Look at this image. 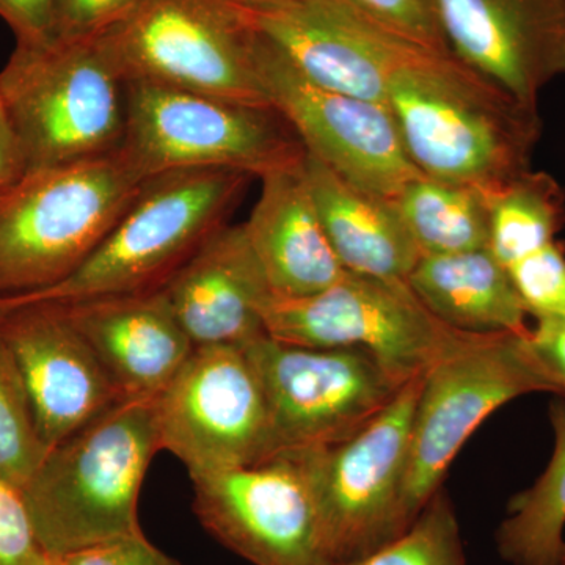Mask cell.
I'll list each match as a JSON object with an SVG mask.
<instances>
[{"mask_svg":"<svg viewBox=\"0 0 565 565\" xmlns=\"http://www.w3.org/2000/svg\"><path fill=\"white\" fill-rule=\"evenodd\" d=\"M386 106L423 177L487 193L531 170L542 137L539 106L441 52L419 51L397 70Z\"/></svg>","mask_w":565,"mask_h":565,"instance_id":"obj_1","label":"cell"},{"mask_svg":"<svg viewBox=\"0 0 565 565\" xmlns=\"http://www.w3.org/2000/svg\"><path fill=\"white\" fill-rule=\"evenodd\" d=\"M158 451L156 397L122 399L51 448L21 489L44 555L140 534L141 484Z\"/></svg>","mask_w":565,"mask_h":565,"instance_id":"obj_2","label":"cell"},{"mask_svg":"<svg viewBox=\"0 0 565 565\" xmlns=\"http://www.w3.org/2000/svg\"><path fill=\"white\" fill-rule=\"evenodd\" d=\"M255 178L223 169L178 170L145 181L109 236L68 278L29 296L0 300L77 303L161 291L178 270L228 225Z\"/></svg>","mask_w":565,"mask_h":565,"instance_id":"obj_3","label":"cell"},{"mask_svg":"<svg viewBox=\"0 0 565 565\" xmlns=\"http://www.w3.org/2000/svg\"><path fill=\"white\" fill-rule=\"evenodd\" d=\"M143 184L117 150L32 170L0 192V300L43 291L76 273Z\"/></svg>","mask_w":565,"mask_h":565,"instance_id":"obj_4","label":"cell"},{"mask_svg":"<svg viewBox=\"0 0 565 565\" xmlns=\"http://www.w3.org/2000/svg\"><path fill=\"white\" fill-rule=\"evenodd\" d=\"M0 95L28 172L120 148L126 81L103 39L17 44L0 71Z\"/></svg>","mask_w":565,"mask_h":565,"instance_id":"obj_5","label":"cell"},{"mask_svg":"<svg viewBox=\"0 0 565 565\" xmlns=\"http://www.w3.org/2000/svg\"><path fill=\"white\" fill-rule=\"evenodd\" d=\"M121 158L140 180L223 169L252 178L305 161L302 141L273 106L226 102L150 82H126Z\"/></svg>","mask_w":565,"mask_h":565,"instance_id":"obj_6","label":"cell"},{"mask_svg":"<svg viewBox=\"0 0 565 565\" xmlns=\"http://www.w3.org/2000/svg\"><path fill=\"white\" fill-rule=\"evenodd\" d=\"M262 318L275 341L310 349H363L404 381L487 337L438 321L407 280L352 273L311 296L270 292Z\"/></svg>","mask_w":565,"mask_h":565,"instance_id":"obj_7","label":"cell"},{"mask_svg":"<svg viewBox=\"0 0 565 565\" xmlns=\"http://www.w3.org/2000/svg\"><path fill=\"white\" fill-rule=\"evenodd\" d=\"M533 393L557 396V386L531 348L530 334H487L424 374L401 489L407 530L441 489L471 434L498 408Z\"/></svg>","mask_w":565,"mask_h":565,"instance_id":"obj_8","label":"cell"},{"mask_svg":"<svg viewBox=\"0 0 565 565\" xmlns=\"http://www.w3.org/2000/svg\"><path fill=\"white\" fill-rule=\"evenodd\" d=\"M255 36L247 10L230 0H143L102 39L126 82L273 106Z\"/></svg>","mask_w":565,"mask_h":565,"instance_id":"obj_9","label":"cell"},{"mask_svg":"<svg viewBox=\"0 0 565 565\" xmlns=\"http://www.w3.org/2000/svg\"><path fill=\"white\" fill-rule=\"evenodd\" d=\"M423 375L411 379L373 422L332 446L286 452L313 493L332 565L373 555L407 531L401 489Z\"/></svg>","mask_w":565,"mask_h":565,"instance_id":"obj_10","label":"cell"},{"mask_svg":"<svg viewBox=\"0 0 565 565\" xmlns=\"http://www.w3.org/2000/svg\"><path fill=\"white\" fill-rule=\"evenodd\" d=\"M245 351L269 404L274 457L348 440L408 382L363 349L300 348L266 334Z\"/></svg>","mask_w":565,"mask_h":565,"instance_id":"obj_11","label":"cell"},{"mask_svg":"<svg viewBox=\"0 0 565 565\" xmlns=\"http://www.w3.org/2000/svg\"><path fill=\"white\" fill-rule=\"evenodd\" d=\"M159 446L193 479L274 459L262 381L245 348H195L156 397Z\"/></svg>","mask_w":565,"mask_h":565,"instance_id":"obj_12","label":"cell"},{"mask_svg":"<svg viewBox=\"0 0 565 565\" xmlns=\"http://www.w3.org/2000/svg\"><path fill=\"white\" fill-rule=\"evenodd\" d=\"M255 62L267 98L302 141L307 154L349 184L394 200L408 182L422 177L405 151L388 106L305 79L259 32Z\"/></svg>","mask_w":565,"mask_h":565,"instance_id":"obj_13","label":"cell"},{"mask_svg":"<svg viewBox=\"0 0 565 565\" xmlns=\"http://www.w3.org/2000/svg\"><path fill=\"white\" fill-rule=\"evenodd\" d=\"M193 511L226 548L253 565H332L300 463L267 462L193 479Z\"/></svg>","mask_w":565,"mask_h":565,"instance_id":"obj_14","label":"cell"},{"mask_svg":"<svg viewBox=\"0 0 565 565\" xmlns=\"http://www.w3.org/2000/svg\"><path fill=\"white\" fill-rule=\"evenodd\" d=\"M245 10L255 31L305 79L385 106L393 74L426 50L379 24L351 0H289Z\"/></svg>","mask_w":565,"mask_h":565,"instance_id":"obj_15","label":"cell"},{"mask_svg":"<svg viewBox=\"0 0 565 565\" xmlns=\"http://www.w3.org/2000/svg\"><path fill=\"white\" fill-rule=\"evenodd\" d=\"M7 345L47 451L122 401L90 344L54 303L0 310Z\"/></svg>","mask_w":565,"mask_h":565,"instance_id":"obj_16","label":"cell"},{"mask_svg":"<svg viewBox=\"0 0 565 565\" xmlns=\"http://www.w3.org/2000/svg\"><path fill=\"white\" fill-rule=\"evenodd\" d=\"M449 51L509 95L539 106L565 76V0H434Z\"/></svg>","mask_w":565,"mask_h":565,"instance_id":"obj_17","label":"cell"},{"mask_svg":"<svg viewBox=\"0 0 565 565\" xmlns=\"http://www.w3.org/2000/svg\"><path fill=\"white\" fill-rule=\"evenodd\" d=\"M195 348H245L266 337L269 282L243 223L218 230L162 288Z\"/></svg>","mask_w":565,"mask_h":565,"instance_id":"obj_18","label":"cell"},{"mask_svg":"<svg viewBox=\"0 0 565 565\" xmlns=\"http://www.w3.org/2000/svg\"><path fill=\"white\" fill-rule=\"evenodd\" d=\"M54 305L90 344L122 399L158 397L195 349L162 289Z\"/></svg>","mask_w":565,"mask_h":565,"instance_id":"obj_19","label":"cell"},{"mask_svg":"<svg viewBox=\"0 0 565 565\" xmlns=\"http://www.w3.org/2000/svg\"><path fill=\"white\" fill-rule=\"evenodd\" d=\"M275 296L321 292L344 277L303 174V162L262 178V192L243 223Z\"/></svg>","mask_w":565,"mask_h":565,"instance_id":"obj_20","label":"cell"},{"mask_svg":"<svg viewBox=\"0 0 565 565\" xmlns=\"http://www.w3.org/2000/svg\"><path fill=\"white\" fill-rule=\"evenodd\" d=\"M303 174L341 266L352 274L407 280L422 253L396 202L360 191L310 154Z\"/></svg>","mask_w":565,"mask_h":565,"instance_id":"obj_21","label":"cell"},{"mask_svg":"<svg viewBox=\"0 0 565 565\" xmlns=\"http://www.w3.org/2000/svg\"><path fill=\"white\" fill-rule=\"evenodd\" d=\"M407 282L438 321L459 332L531 333L530 315L489 247L422 256Z\"/></svg>","mask_w":565,"mask_h":565,"instance_id":"obj_22","label":"cell"},{"mask_svg":"<svg viewBox=\"0 0 565 565\" xmlns=\"http://www.w3.org/2000/svg\"><path fill=\"white\" fill-rule=\"evenodd\" d=\"M553 451L544 473L515 493L494 533L509 565H557L565 542V403L550 405Z\"/></svg>","mask_w":565,"mask_h":565,"instance_id":"obj_23","label":"cell"},{"mask_svg":"<svg viewBox=\"0 0 565 565\" xmlns=\"http://www.w3.org/2000/svg\"><path fill=\"white\" fill-rule=\"evenodd\" d=\"M394 202L422 256L489 247V193L481 189L422 174Z\"/></svg>","mask_w":565,"mask_h":565,"instance_id":"obj_24","label":"cell"},{"mask_svg":"<svg viewBox=\"0 0 565 565\" xmlns=\"http://www.w3.org/2000/svg\"><path fill=\"white\" fill-rule=\"evenodd\" d=\"M490 252L504 267L557 241L565 226L559 182L533 169L489 193Z\"/></svg>","mask_w":565,"mask_h":565,"instance_id":"obj_25","label":"cell"},{"mask_svg":"<svg viewBox=\"0 0 565 565\" xmlns=\"http://www.w3.org/2000/svg\"><path fill=\"white\" fill-rule=\"evenodd\" d=\"M340 565H468L455 503L441 487L399 537L373 555Z\"/></svg>","mask_w":565,"mask_h":565,"instance_id":"obj_26","label":"cell"},{"mask_svg":"<svg viewBox=\"0 0 565 565\" xmlns=\"http://www.w3.org/2000/svg\"><path fill=\"white\" fill-rule=\"evenodd\" d=\"M46 452L20 371L0 338V476L21 490Z\"/></svg>","mask_w":565,"mask_h":565,"instance_id":"obj_27","label":"cell"},{"mask_svg":"<svg viewBox=\"0 0 565 565\" xmlns=\"http://www.w3.org/2000/svg\"><path fill=\"white\" fill-rule=\"evenodd\" d=\"M527 315L565 318V247L553 241L505 267Z\"/></svg>","mask_w":565,"mask_h":565,"instance_id":"obj_28","label":"cell"},{"mask_svg":"<svg viewBox=\"0 0 565 565\" xmlns=\"http://www.w3.org/2000/svg\"><path fill=\"white\" fill-rule=\"evenodd\" d=\"M379 24L426 50L451 54L435 14L434 0H351Z\"/></svg>","mask_w":565,"mask_h":565,"instance_id":"obj_29","label":"cell"},{"mask_svg":"<svg viewBox=\"0 0 565 565\" xmlns=\"http://www.w3.org/2000/svg\"><path fill=\"white\" fill-rule=\"evenodd\" d=\"M143 0H55L54 39H102Z\"/></svg>","mask_w":565,"mask_h":565,"instance_id":"obj_30","label":"cell"},{"mask_svg":"<svg viewBox=\"0 0 565 565\" xmlns=\"http://www.w3.org/2000/svg\"><path fill=\"white\" fill-rule=\"evenodd\" d=\"M46 557L21 490L0 476V565H41Z\"/></svg>","mask_w":565,"mask_h":565,"instance_id":"obj_31","label":"cell"},{"mask_svg":"<svg viewBox=\"0 0 565 565\" xmlns=\"http://www.w3.org/2000/svg\"><path fill=\"white\" fill-rule=\"evenodd\" d=\"M54 559L58 565H182L156 548L143 533L114 539Z\"/></svg>","mask_w":565,"mask_h":565,"instance_id":"obj_32","label":"cell"},{"mask_svg":"<svg viewBox=\"0 0 565 565\" xmlns=\"http://www.w3.org/2000/svg\"><path fill=\"white\" fill-rule=\"evenodd\" d=\"M55 0H0V18L10 25L17 44L54 39Z\"/></svg>","mask_w":565,"mask_h":565,"instance_id":"obj_33","label":"cell"},{"mask_svg":"<svg viewBox=\"0 0 565 565\" xmlns=\"http://www.w3.org/2000/svg\"><path fill=\"white\" fill-rule=\"evenodd\" d=\"M530 344L539 362L555 381L557 396L565 403V318L535 319Z\"/></svg>","mask_w":565,"mask_h":565,"instance_id":"obj_34","label":"cell"},{"mask_svg":"<svg viewBox=\"0 0 565 565\" xmlns=\"http://www.w3.org/2000/svg\"><path fill=\"white\" fill-rule=\"evenodd\" d=\"M25 173H28V166H25L20 140L0 95V192L17 184Z\"/></svg>","mask_w":565,"mask_h":565,"instance_id":"obj_35","label":"cell"},{"mask_svg":"<svg viewBox=\"0 0 565 565\" xmlns=\"http://www.w3.org/2000/svg\"><path fill=\"white\" fill-rule=\"evenodd\" d=\"M230 2L248 10H262L269 9V7L281 6V3L289 2V0H230Z\"/></svg>","mask_w":565,"mask_h":565,"instance_id":"obj_36","label":"cell"},{"mask_svg":"<svg viewBox=\"0 0 565 565\" xmlns=\"http://www.w3.org/2000/svg\"><path fill=\"white\" fill-rule=\"evenodd\" d=\"M41 565H58L57 563H55V559L54 557H50L47 556L46 559H44V563L41 564Z\"/></svg>","mask_w":565,"mask_h":565,"instance_id":"obj_37","label":"cell"},{"mask_svg":"<svg viewBox=\"0 0 565 565\" xmlns=\"http://www.w3.org/2000/svg\"><path fill=\"white\" fill-rule=\"evenodd\" d=\"M557 565H565V542L563 546V552H561L559 563H557Z\"/></svg>","mask_w":565,"mask_h":565,"instance_id":"obj_38","label":"cell"}]
</instances>
